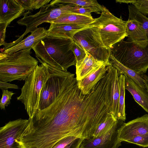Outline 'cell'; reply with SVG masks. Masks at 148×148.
Instances as JSON below:
<instances>
[{"label":"cell","mask_w":148,"mask_h":148,"mask_svg":"<svg viewBox=\"0 0 148 148\" xmlns=\"http://www.w3.org/2000/svg\"><path fill=\"white\" fill-rule=\"evenodd\" d=\"M100 97L92 89L84 95L74 74L66 77L59 94L49 106L37 113L58 129L64 137L91 138L101 117Z\"/></svg>","instance_id":"6da1fadb"},{"label":"cell","mask_w":148,"mask_h":148,"mask_svg":"<svg viewBox=\"0 0 148 148\" xmlns=\"http://www.w3.org/2000/svg\"><path fill=\"white\" fill-rule=\"evenodd\" d=\"M73 39L48 35L32 47L36 57L51 66L66 71L76 65V60L71 50Z\"/></svg>","instance_id":"7a4b0ae2"},{"label":"cell","mask_w":148,"mask_h":148,"mask_svg":"<svg viewBox=\"0 0 148 148\" xmlns=\"http://www.w3.org/2000/svg\"><path fill=\"white\" fill-rule=\"evenodd\" d=\"M32 49L0 53V81H25L38 65V61L30 55Z\"/></svg>","instance_id":"3957f363"},{"label":"cell","mask_w":148,"mask_h":148,"mask_svg":"<svg viewBox=\"0 0 148 148\" xmlns=\"http://www.w3.org/2000/svg\"><path fill=\"white\" fill-rule=\"evenodd\" d=\"M111 53L119 62L140 74L148 69V40L130 42L123 40L113 45Z\"/></svg>","instance_id":"277c9868"},{"label":"cell","mask_w":148,"mask_h":148,"mask_svg":"<svg viewBox=\"0 0 148 148\" xmlns=\"http://www.w3.org/2000/svg\"><path fill=\"white\" fill-rule=\"evenodd\" d=\"M37 58L41 64L25 80L21 95L17 97L24 104L29 118H32L38 110L41 91L50 75L47 64Z\"/></svg>","instance_id":"5b68a950"},{"label":"cell","mask_w":148,"mask_h":148,"mask_svg":"<svg viewBox=\"0 0 148 148\" xmlns=\"http://www.w3.org/2000/svg\"><path fill=\"white\" fill-rule=\"evenodd\" d=\"M74 5L70 3H59L54 0L49 4L42 7L40 11L34 14H29V12L25 13L24 17L17 21L21 25H25L26 29L24 33L18 39L12 42L4 44L6 49L20 42L24 36L29 32H33L40 24L44 22L49 23L52 21L72 13L70 10Z\"/></svg>","instance_id":"8992f818"},{"label":"cell","mask_w":148,"mask_h":148,"mask_svg":"<svg viewBox=\"0 0 148 148\" xmlns=\"http://www.w3.org/2000/svg\"><path fill=\"white\" fill-rule=\"evenodd\" d=\"M100 16L95 18L92 27L106 47L111 49L116 43L127 37V21L118 18L103 6Z\"/></svg>","instance_id":"52a82bcc"},{"label":"cell","mask_w":148,"mask_h":148,"mask_svg":"<svg viewBox=\"0 0 148 148\" xmlns=\"http://www.w3.org/2000/svg\"><path fill=\"white\" fill-rule=\"evenodd\" d=\"M47 65L50 75L41 91L38 111L46 108L54 102L59 94L65 77L72 74Z\"/></svg>","instance_id":"ba28073f"},{"label":"cell","mask_w":148,"mask_h":148,"mask_svg":"<svg viewBox=\"0 0 148 148\" xmlns=\"http://www.w3.org/2000/svg\"><path fill=\"white\" fill-rule=\"evenodd\" d=\"M91 28L77 32L74 35L73 40L78 43L95 59L111 65L109 62L110 49L98 40Z\"/></svg>","instance_id":"9c48e42d"},{"label":"cell","mask_w":148,"mask_h":148,"mask_svg":"<svg viewBox=\"0 0 148 148\" xmlns=\"http://www.w3.org/2000/svg\"><path fill=\"white\" fill-rule=\"evenodd\" d=\"M29 120L18 119L10 121L0 129V148H21L15 140L27 127Z\"/></svg>","instance_id":"30bf717a"},{"label":"cell","mask_w":148,"mask_h":148,"mask_svg":"<svg viewBox=\"0 0 148 148\" xmlns=\"http://www.w3.org/2000/svg\"><path fill=\"white\" fill-rule=\"evenodd\" d=\"M123 123L119 121L107 133L99 136L84 139L80 148H118L121 145L118 138V130Z\"/></svg>","instance_id":"8fae6325"},{"label":"cell","mask_w":148,"mask_h":148,"mask_svg":"<svg viewBox=\"0 0 148 148\" xmlns=\"http://www.w3.org/2000/svg\"><path fill=\"white\" fill-rule=\"evenodd\" d=\"M148 133V114L123 124L118 130V138L121 142L133 137Z\"/></svg>","instance_id":"7c38bea8"},{"label":"cell","mask_w":148,"mask_h":148,"mask_svg":"<svg viewBox=\"0 0 148 148\" xmlns=\"http://www.w3.org/2000/svg\"><path fill=\"white\" fill-rule=\"evenodd\" d=\"M25 10L16 0H0V23L8 25L13 20L24 15Z\"/></svg>","instance_id":"4fadbf2b"},{"label":"cell","mask_w":148,"mask_h":148,"mask_svg":"<svg viewBox=\"0 0 148 148\" xmlns=\"http://www.w3.org/2000/svg\"><path fill=\"white\" fill-rule=\"evenodd\" d=\"M47 30L48 35L72 39L74 35L79 31L94 26L90 25H75L51 23Z\"/></svg>","instance_id":"5bb4252c"},{"label":"cell","mask_w":148,"mask_h":148,"mask_svg":"<svg viewBox=\"0 0 148 148\" xmlns=\"http://www.w3.org/2000/svg\"><path fill=\"white\" fill-rule=\"evenodd\" d=\"M125 87L135 101L148 113V90L140 86L135 81L125 75Z\"/></svg>","instance_id":"9a60e30c"},{"label":"cell","mask_w":148,"mask_h":148,"mask_svg":"<svg viewBox=\"0 0 148 148\" xmlns=\"http://www.w3.org/2000/svg\"><path fill=\"white\" fill-rule=\"evenodd\" d=\"M110 65L105 64L97 69L82 80L77 81L78 88L84 95H88L101 79L105 76L106 67Z\"/></svg>","instance_id":"2e32d148"},{"label":"cell","mask_w":148,"mask_h":148,"mask_svg":"<svg viewBox=\"0 0 148 148\" xmlns=\"http://www.w3.org/2000/svg\"><path fill=\"white\" fill-rule=\"evenodd\" d=\"M48 35L47 30L43 27L38 28L31 32V34L13 46L2 52L10 53L29 47L33 46Z\"/></svg>","instance_id":"e0dca14e"},{"label":"cell","mask_w":148,"mask_h":148,"mask_svg":"<svg viewBox=\"0 0 148 148\" xmlns=\"http://www.w3.org/2000/svg\"><path fill=\"white\" fill-rule=\"evenodd\" d=\"M108 64L95 59L86 51V56L81 65L76 68L77 80L79 81L85 77L102 65Z\"/></svg>","instance_id":"ac0fdd59"},{"label":"cell","mask_w":148,"mask_h":148,"mask_svg":"<svg viewBox=\"0 0 148 148\" xmlns=\"http://www.w3.org/2000/svg\"><path fill=\"white\" fill-rule=\"evenodd\" d=\"M109 62L112 66L117 70L119 75L123 74L127 76L142 87L147 88L146 82L142 77V74H139L124 66L114 58L111 53L109 58Z\"/></svg>","instance_id":"d6986e66"},{"label":"cell","mask_w":148,"mask_h":148,"mask_svg":"<svg viewBox=\"0 0 148 148\" xmlns=\"http://www.w3.org/2000/svg\"><path fill=\"white\" fill-rule=\"evenodd\" d=\"M95 20V18H93L91 14L83 15L71 13L58 18L49 23L90 25L93 23Z\"/></svg>","instance_id":"ffe728a7"},{"label":"cell","mask_w":148,"mask_h":148,"mask_svg":"<svg viewBox=\"0 0 148 148\" xmlns=\"http://www.w3.org/2000/svg\"><path fill=\"white\" fill-rule=\"evenodd\" d=\"M127 41L134 42L147 40L146 32L141 25L134 19L127 21Z\"/></svg>","instance_id":"44dd1931"},{"label":"cell","mask_w":148,"mask_h":148,"mask_svg":"<svg viewBox=\"0 0 148 148\" xmlns=\"http://www.w3.org/2000/svg\"><path fill=\"white\" fill-rule=\"evenodd\" d=\"M117 70L113 67L112 76V110L111 113L117 120L120 89L119 76Z\"/></svg>","instance_id":"7402d4cb"},{"label":"cell","mask_w":148,"mask_h":148,"mask_svg":"<svg viewBox=\"0 0 148 148\" xmlns=\"http://www.w3.org/2000/svg\"><path fill=\"white\" fill-rule=\"evenodd\" d=\"M125 76L123 74H120L119 79V86L120 93L119 100V106L117 120L125 121L126 120L125 112Z\"/></svg>","instance_id":"603a6c76"},{"label":"cell","mask_w":148,"mask_h":148,"mask_svg":"<svg viewBox=\"0 0 148 148\" xmlns=\"http://www.w3.org/2000/svg\"><path fill=\"white\" fill-rule=\"evenodd\" d=\"M128 19H134L137 21L145 30L148 40V18L140 12L132 4L128 6Z\"/></svg>","instance_id":"cb8c5ba5"},{"label":"cell","mask_w":148,"mask_h":148,"mask_svg":"<svg viewBox=\"0 0 148 148\" xmlns=\"http://www.w3.org/2000/svg\"><path fill=\"white\" fill-rule=\"evenodd\" d=\"M119 121L112 114H110L100 124L92 137L99 136L107 133L118 123Z\"/></svg>","instance_id":"d4e9b609"},{"label":"cell","mask_w":148,"mask_h":148,"mask_svg":"<svg viewBox=\"0 0 148 148\" xmlns=\"http://www.w3.org/2000/svg\"><path fill=\"white\" fill-rule=\"evenodd\" d=\"M17 2L22 5L25 10L29 12L41 8L48 4L51 0H16Z\"/></svg>","instance_id":"484cf974"},{"label":"cell","mask_w":148,"mask_h":148,"mask_svg":"<svg viewBox=\"0 0 148 148\" xmlns=\"http://www.w3.org/2000/svg\"><path fill=\"white\" fill-rule=\"evenodd\" d=\"M59 3H70L74 5L84 7H96L101 10L103 5L98 3L96 0H54Z\"/></svg>","instance_id":"4316f807"},{"label":"cell","mask_w":148,"mask_h":148,"mask_svg":"<svg viewBox=\"0 0 148 148\" xmlns=\"http://www.w3.org/2000/svg\"><path fill=\"white\" fill-rule=\"evenodd\" d=\"M71 46V50L74 53L76 60V67L79 66L86 55V51L77 42L73 40Z\"/></svg>","instance_id":"83f0119b"},{"label":"cell","mask_w":148,"mask_h":148,"mask_svg":"<svg viewBox=\"0 0 148 148\" xmlns=\"http://www.w3.org/2000/svg\"><path fill=\"white\" fill-rule=\"evenodd\" d=\"M70 12L72 13L83 15L91 14V13L95 12L97 13H100L101 12L99 8L96 7H84L77 5H74L72 7Z\"/></svg>","instance_id":"f1b7e54d"},{"label":"cell","mask_w":148,"mask_h":148,"mask_svg":"<svg viewBox=\"0 0 148 148\" xmlns=\"http://www.w3.org/2000/svg\"><path fill=\"white\" fill-rule=\"evenodd\" d=\"M144 147H148V133L136 136L125 141Z\"/></svg>","instance_id":"f546056e"},{"label":"cell","mask_w":148,"mask_h":148,"mask_svg":"<svg viewBox=\"0 0 148 148\" xmlns=\"http://www.w3.org/2000/svg\"><path fill=\"white\" fill-rule=\"evenodd\" d=\"M14 94L12 91H9L8 89L2 91L0 103V108L1 110H5V107L10 104L12 97Z\"/></svg>","instance_id":"4dcf8cb0"},{"label":"cell","mask_w":148,"mask_h":148,"mask_svg":"<svg viewBox=\"0 0 148 148\" xmlns=\"http://www.w3.org/2000/svg\"><path fill=\"white\" fill-rule=\"evenodd\" d=\"M132 4L144 15H148V0H134Z\"/></svg>","instance_id":"1f68e13d"},{"label":"cell","mask_w":148,"mask_h":148,"mask_svg":"<svg viewBox=\"0 0 148 148\" xmlns=\"http://www.w3.org/2000/svg\"><path fill=\"white\" fill-rule=\"evenodd\" d=\"M78 138L74 136L65 137L59 141L53 148H64L72 141Z\"/></svg>","instance_id":"d6a6232c"},{"label":"cell","mask_w":148,"mask_h":148,"mask_svg":"<svg viewBox=\"0 0 148 148\" xmlns=\"http://www.w3.org/2000/svg\"><path fill=\"white\" fill-rule=\"evenodd\" d=\"M8 25L7 23H0V46L3 45L5 42L6 29Z\"/></svg>","instance_id":"836d02e7"},{"label":"cell","mask_w":148,"mask_h":148,"mask_svg":"<svg viewBox=\"0 0 148 148\" xmlns=\"http://www.w3.org/2000/svg\"><path fill=\"white\" fill-rule=\"evenodd\" d=\"M0 88L3 91L10 88L18 89L19 87L17 85L11 84L7 82L0 81Z\"/></svg>","instance_id":"e575fe53"},{"label":"cell","mask_w":148,"mask_h":148,"mask_svg":"<svg viewBox=\"0 0 148 148\" xmlns=\"http://www.w3.org/2000/svg\"><path fill=\"white\" fill-rule=\"evenodd\" d=\"M84 139L78 138L67 145L64 148H80V145Z\"/></svg>","instance_id":"d590c367"},{"label":"cell","mask_w":148,"mask_h":148,"mask_svg":"<svg viewBox=\"0 0 148 148\" xmlns=\"http://www.w3.org/2000/svg\"><path fill=\"white\" fill-rule=\"evenodd\" d=\"M134 0H116V3H125L127 4L130 3L132 4Z\"/></svg>","instance_id":"8d00e7d4"},{"label":"cell","mask_w":148,"mask_h":148,"mask_svg":"<svg viewBox=\"0 0 148 148\" xmlns=\"http://www.w3.org/2000/svg\"><path fill=\"white\" fill-rule=\"evenodd\" d=\"M142 76L145 80L146 83L147 88L148 90V76L145 74L142 75Z\"/></svg>","instance_id":"74e56055"}]
</instances>
